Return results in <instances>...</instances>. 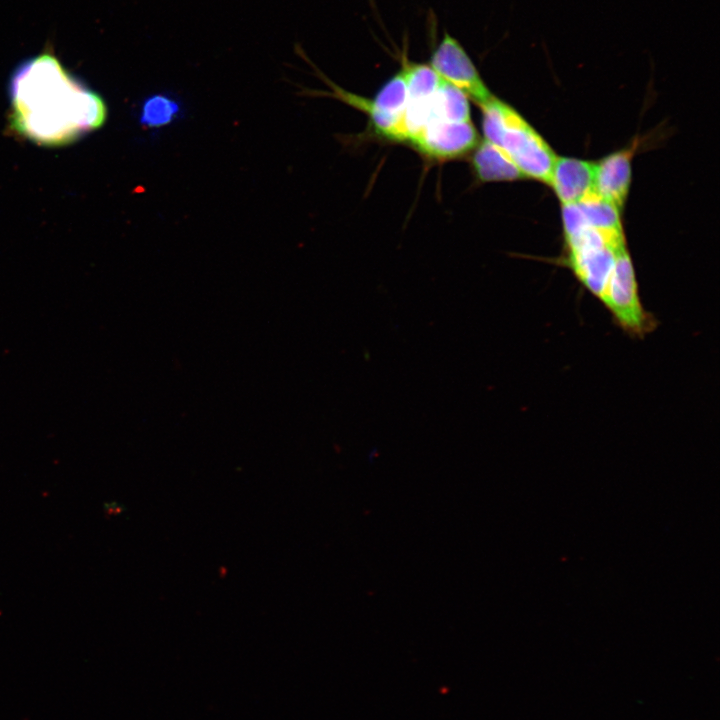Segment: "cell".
<instances>
[{"instance_id":"13","label":"cell","mask_w":720,"mask_h":720,"mask_svg":"<svg viewBox=\"0 0 720 720\" xmlns=\"http://www.w3.org/2000/svg\"><path fill=\"white\" fill-rule=\"evenodd\" d=\"M104 511L110 516L120 515L124 511V507L115 501L104 503Z\"/></svg>"},{"instance_id":"5","label":"cell","mask_w":720,"mask_h":720,"mask_svg":"<svg viewBox=\"0 0 720 720\" xmlns=\"http://www.w3.org/2000/svg\"><path fill=\"white\" fill-rule=\"evenodd\" d=\"M430 66L442 80L464 92L478 105L493 96L463 46L447 32L433 50Z\"/></svg>"},{"instance_id":"2","label":"cell","mask_w":720,"mask_h":720,"mask_svg":"<svg viewBox=\"0 0 720 720\" xmlns=\"http://www.w3.org/2000/svg\"><path fill=\"white\" fill-rule=\"evenodd\" d=\"M479 106L485 139L503 149L524 177L549 184L557 156L543 137L494 95Z\"/></svg>"},{"instance_id":"4","label":"cell","mask_w":720,"mask_h":720,"mask_svg":"<svg viewBox=\"0 0 720 720\" xmlns=\"http://www.w3.org/2000/svg\"><path fill=\"white\" fill-rule=\"evenodd\" d=\"M323 80L331 86L333 96L366 112L377 133L390 140L403 142V117L408 92L401 71L390 78L373 99L346 92L324 76Z\"/></svg>"},{"instance_id":"11","label":"cell","mask_w":720,"mask_h":720,"mask_svg":"<svg viewBox=\"0 0 720 720\" xmlns=\"http://www.w3.org/2000/svg\"><path fill=\"white\" fill-rule=\"evenodd\" d=\"M576 203L589 226L606 231H623L621 211L594 189Z\"/></svg>"},{"instance_id":"8","label":"cell","mask_w":720,"mask_h":720,"mask_svg":"<svg viewBox=\"0 0 720 720\" xmlns=\"http://www.w3.org/2000/svg\"><path fill=\"white\" fill-rule=\"evenodd\" d=\"M635 146L613 152L595 163L594 190L622 211L632 178Z\"/></svg>"},{"instance_id":"12","label":"cell","mask_w":720,"mask_h":720,"mask_svg":"<svg viewBox=\"0 0 720 720\" xmlns=\"http://www.w3.org/2000/svg\"><path fill=\"white\" fill-rule=\"evenodd\" d=\"M179 103L166 94L148 97L141 108L140 123L147 128H159L170 124L179 114Z\"/></svg>"},{"instance_id":"7","label":"cell","mask_w":720,"mask_h":720,"mask_svg":"<svg viewBox=\"0 0 720 720\" xmlns=\"http://www.w3.org/2000/svg\"><path fill=\"white\" fill-rule=\"evenodd\" d=\"M478 133L472 121H440L428 125L413 146L438 160L454 159L475 149Z\"/></svg>"},{"instance_id":"6","label":"cell","mask_w":720,"mask_h":720,"mask_svg":"<svg viewBox=\"0 0 720 720\" xmlns=\"http://www.w3.org/2000/svg\"><path fill=\"white\" fill-rule=\"evenodd\" d=\"M623 247L615 248L603 241L583 242L566 249L565 264L582 286L600 301L616 255Z\"/></svg>"},{"instance_id":"9","label":"cell","mask_w":720,"mask_h":720,"mask_svg":"<svg viewBox=\"0 0 720 720\" xmlns=\"http://www.w3.org/2000/svg\"><path fill=\"white\" fill-rule=\"evenodd\" d=\"M595 163L572 157H557L549 185L562 204L578 202L594 189Z\"/></svg>"},{"instance_id":"1","label":"cell","mask_w":720,"mask_h":720,"mask_svg":"<svg viewBox=\"0 0 720 720\" xmlns=\"http://www.w3.org/2000/svg\"><path fill=\"white\" fill-rule=\"evenodd\" d=\"M10 127L32 142L60 146L100 128L103 98L49 50L24 60L10 77Z\"/></svg>"},{"instance_id":"10","label":"cell","mask_w":720,"mask_h":720,"mask_svg":"<svg viewBox=\"0 0 720 720\" xmlns=\"http://www.w3.org/2000/svg\"><path fill=\"white\" fill-rule=\"evenodd\" d=\"M472 165L477 177L483 182L512 181L524 178L509 155L486 139L475 147Z\"/></svg>"},{"instance_id":"3","label":"cell","mask_w":720,"mask_h":720,"mask_svg":"<svg viewBox=\"0 0 720 720\" xmlns=\"http://www.w3.org/2000/svg\"><path fill=\"white\" fill-rule=\"evenodd\" d=\"M616 325L631 337L643 338L656 328V320L640 300L634 266L627 247L620 249L600 300Z\"/></svg>"}]
</instances>
